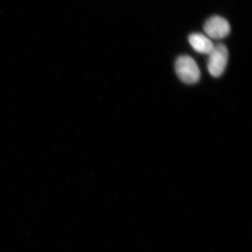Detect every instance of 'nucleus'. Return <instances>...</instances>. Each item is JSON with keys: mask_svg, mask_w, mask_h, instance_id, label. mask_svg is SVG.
<instances>
[{"mask_svg": "<svg viewBox=\"0 0 252 252\" xmlns=\"http://www.w3.org/2000/svg\"><path fill=\"white\" fill-rule=\"evenodd\" d=\"M175 71L177 77L187 84H194L200 79V71L198 64L191 57L181 56L175 62Z\"/></svg>", "mask_w": 252, "mask_h": 252, "instance_id": "nucleus-1", "label": "nucleus"}, {"mask_svg": "<svg viewBox=\"0 0 252 252\" xmlns=\"http://www.w3.org/2000/svg\"><path fill=\"white\" fill-rule=\"evenodd\" d=\"M209 55L207 69L212 77H220L224 72L228 61V51L222 44H217Z\"/></svg>", "mask_w": 252, "mask_h": 252, "instance_id": "nucleus-2", "label": "nucleus"}, {"mask_svg": "<svg viewBox=\"0 0 252 252\" xmlns=\"http://www.w3.org/2000/svg\"><path fill=\"white\" fill-rule=\"evenodd\" d=\"M204 31L210 39H221L230 34V26L225 18L214 16L205 22Z\"/></svg>", "mask_w": 252, "mask_h": 252, "instance_id": "nucleus-3", "label": "nucleus"}, {"mask_svg": "<svg viewBox=\"0 0 252 252\" xmlns=\"http://www.w3.org/2000/svg\"><path fill=\"white\" fill-rule=\"evenodd\" d=\"M189 41L192 48L200 54L208 55L215 46L211 39L201 33H193L190 34Z\"/></svg>", "mask_w": 252, "mask_h": 252, "instance_id": "nucleus-4", "label": "nucleus"}]
</instances>
